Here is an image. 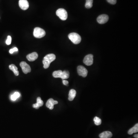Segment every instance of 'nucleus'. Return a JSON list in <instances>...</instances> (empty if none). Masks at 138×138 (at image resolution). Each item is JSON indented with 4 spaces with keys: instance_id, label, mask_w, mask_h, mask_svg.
Here are the masks:
<instances>
[{
    "instance_id": "f8f14e48",
    "label": "nucleus",
    "mask_w": 138,
    "mask_h": 138,
    "mask_svg": "<svg viewBox=\"0 0 138 138\" xmlns=\"http://www.w3.org/2000/svg\"><path fill=\"white\" fill-rule=\"evenodd\" d=\"M38 55L36 52L31 53L26 56V58L30 61H34L38 58Z\"/></svg>"
},
{
    "instance_id": "a878e982",
    "label": "nucleus",
    "mask_w": 138,
    "mask_h": 138,
    "mask_svg": "<svg viewBox=\"0 0 138 138\" xmlns=\"http://www.w3.org/2000/svg\"><path fill=\"white\" fill-rule=\"evenodd\" d=\"M134 137L135 138H138V134H136L134 135Z\"/></svg>"
},
{
    "instance_id": "1a4fd4ad",
    "label": "nucleus",
    "mask_w": 138,
    "mask_h": 138,
    "mask_svg": "<svg viewBox=\"0 0 138 138\" xmlns=\"http://www.w3.org/2000/svg\"><path fill=\"white\" fill-rule=\"evenodd\" d=\"M109 16L106 14H102L99 15L97 18V22L100 24H104L109 20Z\"/></svg>"
},
{
    "instance_id": "f03ea898",
    "label": "nucleus",
    "mask_w": 138,
    "mask_h": 138,
    "mask_svg": "<svg viewBox=\"0 0 138 138\" xmlns=\"http://www.w3.org/2000/svg\"><path fill=\"white\" fill-rule=\"evenodd\" d=\"M53 76L55 78H61L62 79H67L69 78L70 74L68 71L61 70L55 71L53 73Z\"/></svg>"
},
{
    "instance_id": "20e7f679",
    "label": "nucleus",
    "mask_w": 138,
    "mask_h": 138,
    "mask_svg": "<svg viewBox=\"0 0 138 138\" xmlns=\"http://www.w3.org/2000/svg\"><path fill=\"white\" fill-rule=\"evenodd\" d=\"M45 31L40 27H36L34 30V35L35 38H40L45 35Z\"/></svg>"
},
{
    "instance_id": "dca6fc26",
    "label": "nucleus",
    "mask_w": 138,
    "mask_h": 138,
    "mask_svg": "<svg viewBox=\"0 0 138 138\" xmlns=\"http://www.w3.org/2000/svg\"><path fill=\"white\" fill-rule=\"evenodd\" d=\"M9 68L14 72L15 76H17L19 75V72L18 71V68L14 64H11L9 66Z\"/></svg>"
},
{
    "instance_id": "4be33fe9",
    "label": "nucleus",
    "mask_w": 138,
    "mask_h": 138,
    "mask_svg": "<svg viewBox=\"0 0 138 138\" xmlns=\"http://www.w3.org/2000/svg\"><path fill=\"white\" fill-rule=\"evenodd\" d=\"M18 51V50L17 48L16 47H15L11 49L10 50L9 53H10L11 54H12V53H13L14 52H17Z\"/></svg>"
},
{
    "instance_id": "aec40b11",
    "label": "nucleus",
    "mask_w": 138,
    "mask_h": 138,
    "mask_svg": "<svg viewBox=\"0 0 138 138\" xmlns=\"http://www.w3.org/2000/svg\"><path fill=\"white\" fill-rule=\"evenodd\" d=\"M37 104L38 106L40 107L42 106V105H43V101L41 100V99L40 97H38L37 98Z\"/></svg>"
},
{
    "instance_id": "4468645a",
    "label": "nucleus",
    "mask_w": 138,
    "mask_h": 138,
    "mask_svg": "<svg viewBox=\"0 0 138 138\" xmlns=\"http://www.w3.org/2000/svg\"><path fill=\"white\" fill-rule=\"evenodd\" d=\"M76 92L75 90L74 89H71L70 90L69 93V100L70 101H72L73 100V99L76 96Z\"/></svg>"
},
{
    "instance_id": "a211bd4d",
    "label": "nucleus",
    "mask_w": 138,
    "mask_h": 138,
    "mask_svg": "<svg viewBox=\"0 0 138 138\" xmlns=\"http://www.w3.org/2000/svg\"><path fill=\"white\" fill-rule=\"evenodd\" d=\"M93 0H86L85 7L87 8H90L93 7Z\"/></svg>"
},
{
    "instance_id": "ddd939ff",
    "label": "nucleus",
    "mask_w": 138,
    "mask_h": 138,
    "mask_svg": "<svg viewBox=\"0 0 138 138\" xmlns=\"http://www.w3.org/2000/svg\"><path fill=\"white\" fill-rule=\"evenodd\" d=\"M112 136L111 132L110 131H105L99 134V137L100 138H111Z\"/></svg>"
},
{
    "instance_id": "0eeeda50",
    "label": "nucleus",
    "mask_w": 138,
    "mask_h": 138,
    "mask_svg": "<svg viewBox=\"0 0 138 138\" xmlns=\"http://www.w3.org/2000/svg\"><path fill=\"white\" fill-rule=\"evenodd\" d=\"M20 65L22 69V71L25 74H27L28 73L30 72L31 71L30 67L24 61L21 62Z\"/></svg>"
},
{
    "instance_id": "2eb2a0df",
    "label": "nucleus",
    "mask_w": 138,
    "mask_h": 138,
    "mask_svg": "<svg viewBox=\"0 0 138 138\" xmlns=\"http://www.w3.org/2000/svg\"><path fill=\"white\" fill-rule=\"evenodd\" d=\"M138 132V124L137 123L134 127L130 129L128 132V134L132 135L134 133H137Z\"/></svg>"
},
{
    "instance_id": "423d86ee",
    "label": "nucleus",
    "mask_w": 138,
    "mask_h": 138,
    "mask_svg": "<svg viewBox=\"0 0 138 138\" xmlns=\"http://www.w3.org/2000/svg\"><path fill=\"white\" fill-rule=\"evenodd\" d=\"M78 73L79 76H82V77H86L88 75V71L85 67L82 66H79L77 67Z\"/></svg>"
},
{
    "instance_id": "6e6552de",
    "label": "nucleus",
    "mask_w": 138,
    "mask_h": 138,
    "mask_svg": "<svg viewBox=\"0 0 138 138\" xmlns=\"http://www.w3.org/2000/svg\"><path fill=\"white\" fill-rule=\"evenodd\" d=\"M84 63L87 66H91L93 63V56L92 54L87 55L84 57Z\"/></svg>"
},
{
    "instance_id": "39448f33",
    "label": "nucleus",
    "mask_w": 138,
    "mask_h": 138,
    "mask_svg": "<svg viewBox=\"0 0 138 138\" xmlns=\"http://www.w3.org/2000/svg\"><path fill=\"white\" fill-rule=\"evenodd\" d=\"M56 14L61 20H65L67 19V12L64 8L58 9L56 12Z\"/></svg>"
},
{
    "instance_id": "393cba45",
    "label": "nucleus",
    "mask_w": 138,
    "mask_h": 138,
    "mask_svg": "<svg viewBox=\"0 0 138 138\" xmlns=\"http://www.w3.org/2000/svg\"><path fill=\"white\" fill-rule=\"evenodd\" d=\"M33 108H35V109H39V108H40L36 103L35 104H34L33 105Z\"/></svg>"
},
{
    "instance_id": "b1692460",
    "label": "nucleus",
    "mask_w": 138,
    "mask_h": 138,
    "mask_svg": "<svg viewBox=\"0 0 138 138\" xmlns=\"http://www.w3.org/2000/svg\"><path fill=\"white\" fill-rule=\"evenodd\" d=\"M63 84L64 85L67 86V84H68V81H67V80H63Z\"/></svg>"
},
{
    "instance_id": "6ab92c4d",
    "label": "nucleus",
    "mask_w": 138,
    "mask_h": 138,
    "mask_svg": "<svg viewBox=\"0 0 138 138\" xmlns=\"http://www.w3.org/2000/svg\"><path fill=\"white\" fill-rule=\"evenodd\" d=\"M94 123L96 126H99L102 123V120L99 117H95L94 119Z\"/></svg>"
},
{
    "instance_id": "9b49d317",
    "label": "nucleus",
    "mask_w": 138,
    "mask_h": 138,
    "mask_svg": "<svg viewBox=\"0 0 138 138\" xmlns=\"http://www.w3.org/2000/svg\"><path fill=\"white\" fill-rule=\"evenodd\" d=\"M58 103V101L54 100L52 98L48 99L46 103V106L50 110H52L54 108V105Z\"/></svg>"
},
{
    "instance_id": "f3484780",
    "label": "nucleus",
    "mask_w": 138,
    "mask_h": 138,
    "mask_svg": "<svg viewBox=\"0 0 138 138\" xmlns=\"http://www.w3.org/2000/svg\"><path fill=\"white\" fill-rule=\"evenodd\" d=\"M20 94L19 92H16L14 93L11 96V99L12 101H15L19 97H20Z\"/></svg>"
},
{
    "instance_id": "f257e3e1",
    "label": "nucleus",
    "mask_w": 138,
    "mask_h": 138,
    "mask_svg": "<svg viewBox=\"0 0 138 138\" xmlns=\"http://www.w3.org/2000/svg\"><path fill=\"white\" fill-rule=\"evenodd\" d=\"M56 59V56L53 54H49L46 55L43 58V67L45 69H47L50 66V63L54 61Z\"/></svg>"
},
{
    "instance_id": "412c9836",
    "label": "nucleus",
    "mask_w": 138,
    "mask_h": 138,
    "mask_svg": "<svg viewBox=\"0 0 138 138\" xmlns=\"http://www.w3.org/2000/svg\"><path fill=\"white\" fill-rule=\"evenodd\" d=\"M12 41V38L10 36H8L7 38L6 41V43L7 45H10L11 44Z\"/></svg>"
},
{
    "instance_id": "9d476101",
    "label": "nucleus",
    "mask_w": 138,
    "mask_h": 138,
    "mask_svg": "<svg viewBox=\"0 0 138 138\" xmlns=\"http://www.w3.org/2000/svg\"><path fill=\"white\" fill-rule=\"evenodd\" d=\"M19 5L20 8L23 10H26L29 7V2L27 0H19Z\"/></svg>"
},
{
    "instance_id": "5701e85b",
    "label": "nucleus",
    "mask_w": 138,
    "mask_h": 138,
    "mask_svg": "<svg viewBox=\"0 0 138 138\" xmlns=\"http://www.w3.org/2000/svg\"><path fill=\"white\" fill-rule=\"evenodd\" d=\"M108 2L111 4H115L117 2V0H107Z\"/></svg>"
},
{
    "instance_id": "7ed1b4c3",
    "label": "nucleus",
    "mask_w": 138,
    "mask_h": 138,
    "mask_svg": "<svg viewBox=\"0 0 138 138\" xmlns=\"http://www.w3.org/2000/svg\"><path fill=\"white\" fill-rule=\"evenodd\" d=\"M68 38L71 41L75 44H78L81 41V37L77 33H70L68 35Z\"/></svg>"
}]
</instances>
